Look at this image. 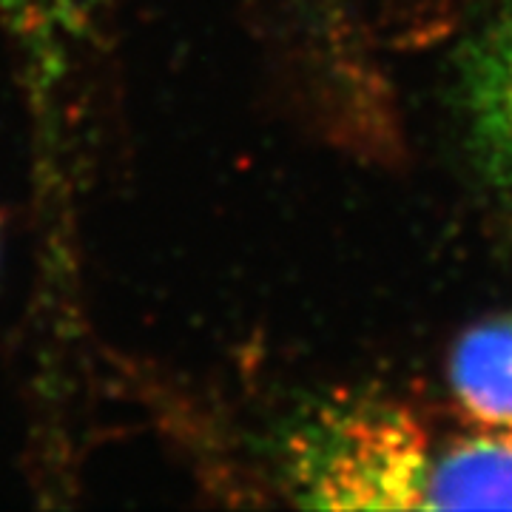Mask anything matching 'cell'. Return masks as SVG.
Wrapping results in <instances>:
<instances>
[{"mask_svg":"<svg viewBox=\"0 0 512 512\" xmlns=\"http://www.w3.org/2000/svg\"><path fill=\"white\" fill-rule=\"evenodd\" d=\"M285 476L316 510H512V427L439 439L402 404L342 399L296 427Z\"/></svg>","mask_w":512,"mask_h":512,"instance_id":"6da1fadb","label":"cell"},{"mask_svg":"<svg viewBox=\"0 0 512 512\" xmlns=\"http://www.w3.org/2000/svg\"><path fill=\"white\" fill-rule=\"evenodd\" d=\"M456 97L473 163L512 200V3L461 46Z\"/></svg>","mask_w":512,"mask_h":512,"instance_id":"7a4b0ae2","label":"cell"},{"mask_svg":"<svg viewBox=\"0 0 512 512\" xmlns=\"http://www.w3.org/2000/svg\"><path fill=\"white\" fill-rule=\"evenodd\" d=\"M103 6L106 0H0V20L23 60V80L43 117L55 109Z\"/></svg>","mask_w":512,"mask_h":512,"instance_id":"3957f363","label":"cell"},{"mask_svg":"<svg viewBox=\"0 0 512 512\" xmlns=\"http://www.w3.org/2000/svg\"><path fill=\"white\" fill-rule=\"evenodd\" d=\"M450 387L478 427H512V313L481 319L458 336Z\"/></svg>","mask_w":512,"mask_h":512,"instance_id":"277c9868","label":"cell"}]
</instances>
